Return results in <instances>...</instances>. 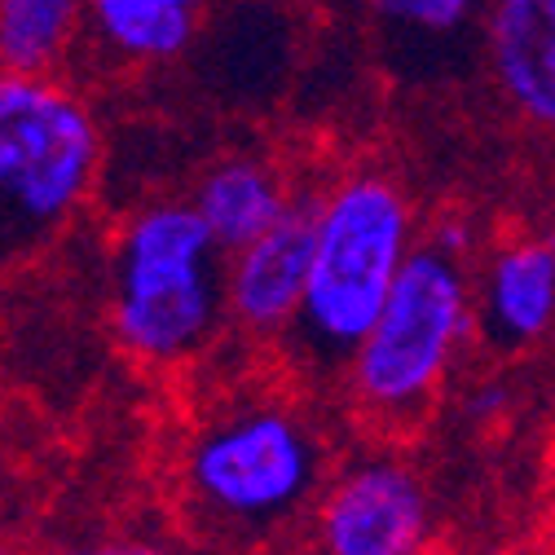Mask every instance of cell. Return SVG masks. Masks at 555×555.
Returning a JSON list of instances; mask_svg holds the SVG:
<instances>
[{
	"mask_svg": "<svg viewBox=\"0 0 555 555\" xmlns=\"http://www.w3.org/2000/svg\"><path fill=\"white\" fill-rule=\"evenodd\" d=\"M485 57L507 106L555 132V0H485Z\"/></svg>",
	"mask_w": 555,
	"mask_h": 555,
	"instance_id": "9c48e42d",
	"label": "cell"
},
{
	"mask_svg": "<svg viewBox=\"0 0 555 555\" xmlns=\"http://www.w3.org/2000/svg\"><path fill=\"white\" fill-rule=\"evenodd\" d=\"M476 331L490 349H529L555 331V238L516 234L485 256Z\"/></svg>",
	"mask_w": 555,
	"mask_h": 555,
	"instance_id": "ba28073f",
	"label": "cell"
},
{
	"mask_svg": "<svg viewBox=\"0 0 555 555\" xmlns=\"http://www.w3.org/2000/svg\"><path fill=\"white\" fill-rule=\"evenodd\" d=\"M85 31L119 62H172L198 36V10L185 0H89Z\"/></svg>",
	"mask_w": 555,
	"mask_h": 555,
	"instance_id": "8fae6325",
	"label": "cell"
},
{
	"mask_svg": "<svg viewBox=\"0 0 555 555\" xmlns=\"http://www.w3.org/2000/svg\"><path fill=\"white\" fill-rule=\"evenodd\" d=\"M185 5H194V10H198V14H203V10H207V5H212V0H185Z\"/></svg>",
	"mask_w": 555,
	"mask_h": 555,
	"instance_id": "9a60e30c",
	"label": "cell"
},
{
	"mask_svg": "<svg viewBox=\"0 0 555 555\" xmlns=\"http://www.w3.org/2000/svg\"><path fill=\"white\" fill-rule=\"evenodd\" d=\"M313 269L287 339L309 371L335 375L379 322L414 251V207L388 172L353 168L313 198Z\"/></svg>",
	"mask_w": 555,
	"mask_h": 555,
	"instance_id": "6da1fadb",
	"label": "cell"
},
{
	"mask_svg": "<svg viewBox=\"0 0 555 555\" xmlns=\"http://www.w3.org/2000/svg\"><path fill=\"white\" fill-rule=\"evenodd\" d=\"M472 335L476 278L467 256H454L433 238L414 243L379 322L344 366L353 405L384 428L424 420Z\"/></svg>",
	"mask_w": 555,
	"mask_h": 555,
	"instance_id": "3957f363",
	"label": "cell"
},
{
	"mask_svg": "<svg viewBox=\"0 0 555 555\" xmlns=\"http://www.w3.org/2000/svg\"><path fill=\"white\" fill-rule=\"evenodd\" d=\"M366 5L397 36L450 40V36H459L476 18L480 0H366Z\"/></svg>",
	"mask_w": 555,
	"mask_h": 555,
	"instance_id": "4fadbf2b",
	"label": "cell"
},
{
	"mask_svg": "<svg viewBox=\"0 0 555 555\" xmlns=\"http://www.w3.org/2000/svg\"><path fill=\"white\" fill-rule=\"evenodd\" d=\"M313 238H318L313 198H296L292 212L273 230L230 251L225 309L238 331L273 339L296 326L313 269Z\"/></svg>",
	"mask_w": 555,
	"mask_h": 555,
	"instance_id": "52a82bcc",
	"label": "cell"
},
{
	"mask_svg": "<svg viewBox=\"0 0 555 555\" xmlns=\"http://www.w3.org/2000/svg\"><path fill=\"white\" fill-rule=\"evenodd\" d=\"M102 164L93 106L53 72L0 66V264L72 221Z\"/></svg>",
	"mask_w": 555,
	"mask_h": 555,
	"instance_id": "277c9868",
	"label": "cell"
},
{
	"mask_svg": "<svg viewBox=\"0 0 555 555\" xmlns=\"http://www.w3.org/2000/svg\"><path fill=\"white\" fill-rule=\"evenodd\" d=\"M80 555H172V551H164L155 542H106V546H89Z\"/></svg>",
	"mask_w": 555,
	"mask_h": 555,
	"instance_id": "5bb4252c",
	"label": "cell"
},
{
	"mask_svg": "<svg viewBox=\"0 0 555 555\" xmlns=\"http://www.w3.org/2000/svg\"><path fill=\"white\" fill-rule=\"evenodd\" d=\"M428 529V485L410 463L388 454L349 463L318 503L322 555H420Z\"/></svg>",
	"mask_w": 555,
	"mask_h": 555,
	"instance_id": "8992f818",
	"label": "cell"
},
{
	"mask_svg": "<svg viewBox=\"0 0 555 555\" xmlns=\"http://www.w3.org/2000/svg\"><path fill=\"white\" fill-rule=\"evenodd\" d=\"M89 0H0V66L53 72L85 31Z\"/></svg>",
	"mask_w": 555,
	"mask_h": 555,
	"instance_id": "7c38bea8",
	"label": "cell"
},
{
	"mask_svg": "<svg viewBox=\"0 0 555 555\" xmlns=\"http://www.w3.org/2000/svg\"><path fill=\"white\" fill-rule=\"evenodd\" d=\"M0 555H10V551H5V546H0Z\"/></svg>",
	"mask_w": 555,
	"mask_h": 555,
	"instance_id": "2e32d148",
	"label": "cell"
},
{
	"mask_svg": "<svg viewBox=\"0 0 555 555\" xmlns=\"http://www.w3.org/2000/svg\"><path fill=\"white\" fill-rule=\"evenodd\" d=\"M185 499L217 525L264 529L296 516L322 485V441L296 410L243 401L212 414L181 459Z\"/></svg>",
	"mask_w": 555,
	"mask_h": 555,
	"instance_id": "5b68a950",
	"label": "cell"
},
{
	"mask_svg": "<svg viewBox=\"0 0 555 555\" xmlns=\"http://www.w3.org/2000/svg\"><path fill=\"white\" fill-rule=\"evenodd\" d=\"M190 203H194V212L207 221V230L217 234V243L225 251H238V247H247L251 238H260L264 230H273L278 221H283L292 212L296 194L269 159L230 155V159L212 164L198 177Z\"/></svg>",
	"mask_w": 555,
	"mask_h": 555,
	"instance_id": "30bf717a",
	"label": "cell"
},
{
	"mask_svg": "<svg viewBox=\"0 0 555 555\" xmlns=\"http://www.w3.org/2000/svg\"><path fill=\"white\" fill-rule=\"evenodd\" d=\"M230 251L194 212V203H151L132 212L115 243L111 322L115 339L151 366H181L207 349L230 318Z\"/></svg>",
	"mask_w": 555,
	"mask_h": 555,
	"instance_id": "7a4b0ae2",
	"label": "cell"
}]
</instances>
